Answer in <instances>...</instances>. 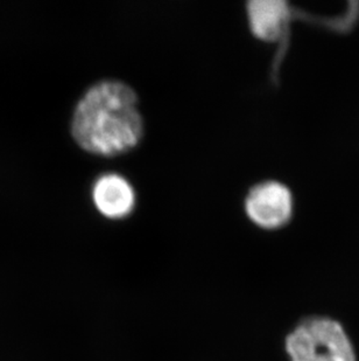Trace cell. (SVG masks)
I'll use <instances>...</instances> for the list:
<instances>
[{
	"label": "cell",
	"instance_id": "obj_1",
	"mask_svg": "<svg viewBox=\"0 0 359 361\" xmlns=\"http://www.w3.org/2000/svg\"><path fill=\"white\" fill-rule=\"evenodd\" d=\"M72 135L78 147L99 157H117L136 149L144 136L137 92L118 80L92 85L75 108Z\"/></svg>",
	"mask_w": 359,
	"mask_h": 361
},
{
	"label": "cell",
	"instance_id": "obj_2",
	"mask_svg": "<svg viewBox=\"0 0 359 361\" xmlns=\"http://www.w3.org/2000/svg\"><path fill=\"white\" fill-rule=\"evenodd\" d=\"M285 348L291 361H356L349 336L339 322L309 317L287 334Z\"/></svg>",
	"mask_w": 359,
	"mask_h": 361
},
{
	"label": "cell",
	"instance_id": "obj_3",
	"mask_svg": "<svg viewBox=\"0 0 359 361\" xmlns=\"http://www.w3.org/2000/svg\"><path fill=\"white\" fill-rule=\"evenodd\" d=\"M245 212L254 225L267 231L282 228L291 221L293 195L279 181H264L248 191Z\"/></svg>",
	"mask_w": 359,
	"mask_h": 361
},
{
	"label": "cell",
	"instance_id": "obj_4",
	"mask_svg": "<svg viewBox=\"0 0 359 361\" xmlns=\"http://www.w3.org/2000/svg\"><path fill=\"white\" fill-rule=\"evenodd\" d=\"M92 201L103 216L122 220L132 214L136 207V193L126 178L117 173H106L95 181Z\"/></svg>",
	"mask_w": 359,
	"mask_h": 361
},
{
	"label": "cell",
	"instance_id": "obj_5",
	"mask_svg": "<svg viewBox=\"0 0 359 361\" xmlns=\"http://www.w3.org/2000/svg\"><path fill=\"white\" fill-rule=\"evenodd\" d=\"M246 14L256 38L275 42L285 37L291 10L282 0H253L246 4Z\"/></svg>",
	"mask_w": 359,
	"mask_h": 361
}]
</instances>
